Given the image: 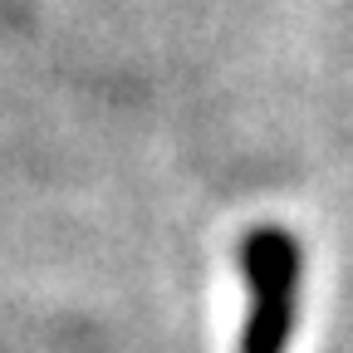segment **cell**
Masks as SVG:
<instances>
[{"instance_id": "obj_1", "label": "cell", "mask_w": 353, "mask_h": 353, "mask_svg": "<svg viewBox=\"0 0 353 353\" xmlns=\"http://www.w3.org/2000/svg\"><path fill=\"white\" fill-rule=\"evenodd\" d=\"M241 270L250 290V319L241 329V353H285L299 314L304 250L285 226H255L241 241Z\"/></svg>"}]
</instances>
